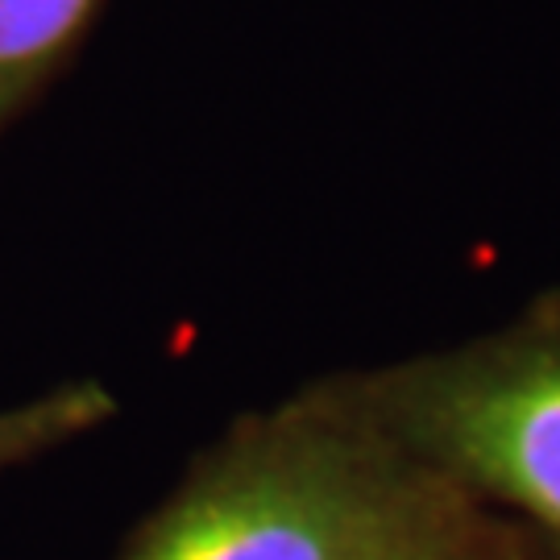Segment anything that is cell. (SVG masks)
<instances>
[{
	"label": "cell",
	"instance_id": "obj_1",
	"mask_svg": "<svg viewBox=\"0 0 560 560\" xmlns=\"http://www.w3.org/2000/svg\"><path fill=\"white\" fill-rule=\"evenodd\" d=\"M420 548L395 481L340 441L291 428L224 448L120 560H407Z\"/></svg>",
	"mask_w": 560,
	"mask_h": 560
},
{
	"label": "cell",
	"instance_id": "obj_2",
	"mask_svg": "<svg viewBox=\"0 0 560 560\" xmlns=\"http://www.w3.org/2000/svg\"><path fill=\"white\" fill-rule=\"evenodd\" d=\"M420 416L428 436L474 478L560 527V345L441 374Z\"/></svg>",
	"mask_w": 560,
	"mask_h": 560
},
{
	"label": "cell",
	"instance_id": "obj_3",
	"mask_svg": "<svg viewBox=\"0 0 560 560\" xmlns=\"http://www.w3.org/2000/svg\"><path fill=\"white\" fill-rule=\"evenodd\" d=\"M108 411H113V399L92 382L0 411V474L55 448V444L71 441V436H80L88 428H96Z\"/></svg>",
	"mask_w": 560,
	"mask_h": 560
},
{
	"label": "cell",
	"instance_id": "obj_4",
	"mask_svg": "<svg viewBox=\"0 0 560 560\" xmlns=\"http://www.w3.org/2000/svg\"><path fill=\"white\" fill-rule=\"evenodd\" d=\"M96 0H0V75L50 59Z\"/></svg>",
	"mask_w": 560,
	"mask_h": 560
},
{
	"label": "cell",
	"instance_id": "obj_5",
	"mask_svg": "<svg viewBox=\"0 0 560 560\" xmlns=\"http://www.w3.org/2000/svg\"><path fill=\"white\" fill-rule=\"evenodd\" d=\"M407 560H436V557H428V548H420V552H416V557H407Z\"/></svg>",
	"mask_w": 560,
	"mask_h": 560
}]
</instances>
